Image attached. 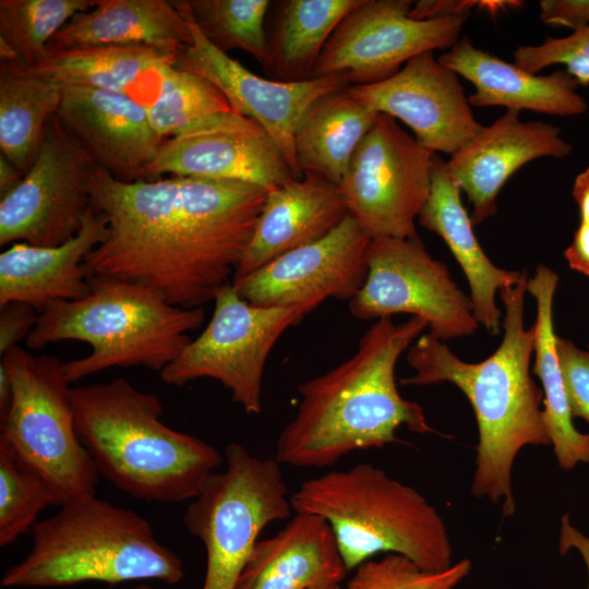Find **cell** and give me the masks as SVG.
Wrapping results in <instances>:
<instances>
[{"label": "cell", "mask_w": 589, "mask_h": 589, "mask_svg": "<svg viewBox=\"0 0 589 589\" xmlns=\"http://www.w3.org/2000/svg\"><path fill=\"white\" fill-rule=\"evenodd\" d=\"M12 385L0 443L48 484L55 505L95 494L98 472L81 443L63 363L15 347L2 356Z\"/></svg>", "instance_id": "obj_8"}, {"label": "cell", "mask_w": 589, "mask_h": 589, "mask_svg": "<svg viewBox=\"0 0 589 589\" xmlns=\"http://www.w3.org/2000/svg\"><path fill=\"white\" fill-rule=\"evenodd\" d=\"M514 60L524 70L537 74L554 65H565L578 85H589V25L561 38H546L541 45L520 46Z\"/></svg>", "instance_id": "obj_37"}, {"label": "cell", "mask_w": 589, "mask_h": 589, "mask_svg": "<svg viewBox=\"0 0 589 589\" xmlns=\"http://www.w3.org/2000/svg\"><path fill=\"white\" fill-rule=\"evenodd\" d=\"M294 513L324 518L348 572L380 553H396L443 572L453 548L437 509L416 489L371 464L302 482L290 496Z\"/></svg>", "instance_id": "obj_7"}, {"label": "cell", "mask_w": 589, "mask_h": 589, "mask_svg": "<svg viewBox=\"0 0 589 589\" xmlns=\"http://www.w3.org/2000/svg\"><path fill=\"white\" fill-rule=\"evenodd\" d=\"M368 267L364 285L349 301L356 318L411 314L423 318L429 333L442 341L477 330L470 297L452 279L447 266L430 255L418 235L371 239Z\"/></svg>", "instance_id": "obj_12"}, {"label": "cell", "mask_w": 589, "mask_h": 589, "mask_svg": "<svg viewBox=\"0 0 589 589\" xmlns=\"http://www.w3.org/2000/svg\"><path fill=\"white\" fill-rule=\"evenodd\" d=\"M0 353L4 356L9 350L27 338L35 327L38 313L26 303L12 302L0 306Z\"/></svg>", "instance_id": "obj_40"}, {"label": "cell", "mask_w": 589, "mask_h": 589, "mask_svg": "<svg viewBox=\"0 0 589 589\" xmlns=\"http://www.w3.org/2000/svg\"><path fill=\"white\" fill-rule=\"evenodd\" d=\"M83 299L49 304L26 338L33 350L62 340L87 342L92 351L63 363L69 383L111 368L143 366L161 372L205 321L203 308L169 303L137 284L91 277Z\"/></svg>", "instance_id": "obj_6"}, {"label": "cell", "mask_w": 589, "mask_h": 589, "mask_svg": "<svg viewBox=\"0 0 589 589\" xmlns=\"http://www.w3.org/2000/svg\"><path fill=\"white\" fill-rule=\"evenodd\" d=\"M94 165L53 116L31 169L0 197V245L57 247L76 236L92 206L89 175Z\"/></svg>", "instance_id": "obj_13"}, {"label": "cell", "mask_w": 589, "mask_h": 589, "mask_svg": "<svg viewBox=\"0 0 589 589\" xmlns=\"http://www.w3.org/2000/svg\"><path fill=\"white\" fill-rule=\"evenodd\" d=\"M526 277L500 290L505 314L503 339L486 359L470 363L459 359L446 344L430 333L410 346L407 362L414 371L402 385H456L471 404L478 445L471 494L488 497L512 516L516 503L512 470L516 456L526 446L551 445L544 421L543 392L531 376L534 327H525Z\"/></svg>", "instance_id": "obj_2"}, {"label": "cell", "mask_w": 589, "mask_h": 589, "mask_svg": "<svg viewBox=\"0 0 589 589\" xmlns=\"http://www.w3.org/2000/svg\"><path fill=\"white\" fill-rule=\"evenodd\" d=\"M22 178L23 175L0 154V197L13 190Z\"/></svg>", "instance_id": "obj_43"}, {"label": "cell", "mask_w": 589, "mask_h": 589, "mask_svg": "<svg viewBox=\"0 0 589 589\" xmlns=\"http://www.w3.org/2000/svg\"><path fill=\"white\" fill-rule=\"evenodd\" d=\"M347 91L378 113L401 120L433 154H455L481 129L458 75L433 51L410 59L394 76Z\"/></svg>", "instance_id": "obj_18"}, {"label": "cell", "mask_w": 589, "mask_h": 589, "mask_svg": "<svg viewBox=\"0 0 589 589\" xmlns=\"http://www.w3.org/2000/svg\"><path fill=\"white\" fill-rule=\"evenodd\" d=\"M347 216L338 185L316 173L304 172L299 179L268 190L233 279L321 240Z\"/></svg>", "instance_id": "obj_22"}, {"label": "cell", "mask_w": 589, "mask_h": 589, "mask_svg": "<svg viewBox=\"0 0 589 589\" xmlns=\"http://www.w3.org/2000/svg\"><path fill=\"white\" fill-rule=\"evenodd\" d=\"M347 573L327 521L296 513L279 532L256 543L236 589H311L340 585Z\"/></svg>", "instance_id": "obj_26"}, {"label": "cell", "mask_w": 589, "mask_h": 589, "mask_svg": "<svg viewBox=\"0 0 589 589\" xmlns=\"http://www.w3.org/2000/svg\"><path fill=\"white\" fill-rule=\"evenodd\" d=\"M577 550L587 567L588 572V588L589 589V537L581 533L569 521L567 514L562 516L561 530L558 537V551L562 555L566 554L569 550Z\"/></svg>", "instance_id": "obj_42"}, {"label": "cell", "mask_w": 589, "mask_h": 589, "mask_svg": "<svg viewBox=\"0 0 589 589\" xmlns=\"http://www.w3.org/2000/svg\"><path fill=\"white\" fill-rule=\"evenodd\" d=\"M589 348V347H588ZM589 351V350H588Z\"/></svg>", "instance_id": "obj_47"}, {"label": "cell", "mask_w": 589, "mask_h": 589, "mask_svg": "<svg viewBox=\"0 0 589 589\" xmlns=\"http://www.w3.org/2000/svg\"><path fill=\"white\" fill-rule=\"evenodd\" d=\"M191 41L188 21L172 1L97 0L75 14L47 48L144 45L177 55Z\"/></svg>", "instance_id": "obj_27"}, {"label": "cell", "mask_w": 589, "mask_h": 589, "mask_svg": "<svg viewBox=\"0 0 589 589\" xmlns=\"http://www.w3.org/2000/svg\"><path fill=\"white\" fill-rule=\"evenodd\" d=\"M412 5L410 0H362L328 38L314 79L337 75L348 86L375 84L413 57L457 43L467 17L413 20Z\"/></svg>", "instance_id": "obj_14"}, {"label": "cell", "mask_w": 589, "mask_h": 589, "mask_svg": "<svg viewBox=\"0 0 589 589\" xmlns=\"http://www.w3.org/2000/svg\"><path fill=\"white\" fill-rule=\"evenodd\" d=\"M89 191L107 221L86 259L89 278L145 286L185 309L203 308L232 283L267 194L193 177L124 182L96 165Z\"/></svg>", "instance_id": "obj_1"}, {"label": "cell", "mask_w": 589, "mask_h": 589, "mask_svg": "<svg viewBox=\"0 0 589 589\" xmlns=\"http://www.w3.org/2000/svg\"><path fill=\"white\" fill-rule=\"evenodd\" d=\"M518 117L519 110L507 109L446 161L450 178L472 205L473 226L496 213L498 192L520 167L539 157L563 158L572 152L558 127L521 122Z\"/></svg>", "instance_id": "obj_20"}, {"label": "cell", "mask_w": 589, "mask_h": 589, "mask_svg": "<svg viewBox=\"0 0 589 589\" xmlns=\"http://www.w3.org/2000/svg\"><path fill=\"white\" fill-rule=\"evenodd\" d=\"M362 0L271 1L266 19L268 79L297 83L314 79L320 55L340 21Z\"/></svg>", "instance_id": "obj_28"}, {"label": "cell", "mask_w": 589, "mask_h": 589, "mask_svg": "<svg viewBox=\"0 0 589 589\" xmlns=\"http://www.w3.org/2000/svg\"><path fill=\"white\" fill-rule=\"evenodd\" d=\"M57 116L96 166L124 182L143 180L167 140L153 129L147 108L109 91L63 86Z\"/></svg>", "instance_id": "obj_19"}, {"label": "cell", "mask_w": 589, "mask_h": 589, "mask_svg": "<svg viewBox=\"0 0 589 589\" xmlns=\"http://www.w3.org/2000/svg\"><path fill=\"white\" fill-rule=\"evenodd\" d=\"M556 352L572 417L589 424V351L556 335Z\"/></svg>", "instance_id": "obj_38"}, {"label": "cell", "mask_w": 589, "mask_h": 589, "mask_svg": "<svg viewBox=\"0 0 589 589\" xmlns=\"http://www.w3.org/2000/svg\"><path fill=\"white\" fill-rule=\"evenodd\" d=\"M438 62L461 75L476 87L468 97L471 106H504L556 116L586 112L585 98L576 92L578 83L565 70L549 75L530 73L473 46L462 37Z\"/></svg>", "instance_id": "obj_23"}, {"label": "cell", "mask_w": 589, "mask_h": 589, "mask_svg": "<svg viewBox=\"0 0 589 589\" xmlns=\"http://www.w3.org/2000/svg\"><path fill=\"white\" fill-rule=\"evenodd\" d=\"M371 238L349 215L321 240L289 251L232 285L259 306L297 309L303 316L328 298L351 300L368 276Z\"/></svg>", "instance_id": "obj_15"}, {"label": "cell", "mask_w": 589, "mask_h": 589, "mask_svg": "<svg viewBox=\"0 0 589 589\" xmlns=\"http://www.w3.org/2000/svg\"><path fill=\"white\" fill-rule=\"evenodd\" d=\"M428 323L418 316L395 324L376 320L348 359L298 386L300 402L281 430L275 459L296 467H327L342 456L399 443L406 426L432 432L423 408L398 392L395 366Z\"/></svg>", "instance_id": "obj_3"}, {"label": "cell", "mask_w": 589, "mask_h": 589, "mask_svg": "<svg viewBox=\"0 0 589 589\" xmlns=\"http://www.w3.org/2000/svg\"><path fill=\"white\" fill-rule=\"evenodd\" d=\"M232 111L221 92L206 79L179 70L167 71L158 99L147 108L155 132L163 139L219 112Z\"/></svg>", "instance_id": "obj_34"}, {"label": "cell", "mask_w": 589, "mask_h": 589, "mask_svg": "<svg viewBox=\"0 0 589 589\" xmlns=\"http://www.w3.org/2000/svg\"><path fill=\"white\" fill-rule=\"evenodd\" d=\"M12 385L7 368L0 363V418H2L11 404Z\"/></svg>", "instance_id": "obj_44"}, {"label": "cell", "mask_w": 589, "mask_h": 589, "mask_svg": "<svg viewBox=\"0 0 589 589\" xmlns=\"http://www.w3.org/2000/svg\"><path fill=\"white\" fill-rule=\"evenodd\" d=\"M213 302L206 327L159 373L160 378L177 387L203 377L216 380L248 414H260L267 358L280 336L304 316L293 308L251 304L232 283Z\"/></svg>", "instance_id": "obj_10"}, {"label": "cell", "mask_w": 589, "mask_h": 589, "mask_svg": "<svg viewBox=\"0 0 589 589\" xmlns=\"http://www.w3.org/2000/svg\"><path fill=\"white\" fill-rule=\"evenodd\" d=\"M347 88L317 97L294 132L296 158L302 175L316 173L337 185L378 115Z\"/></svg>", "instance_id": "obj_30"}, {"label": "cell", "mask_w": 589, "mask_h": 589, "mask_svg": "<svg viewBox=\"0 0 589 589\" xmlns=\"http://www.w3.org/2000/svg\"><path fill=\"white\" fill-rule=\"evenodd\" d=\"M557 274L543 264L528 278L527 291L537 303L534 356L532 372L543 392V421L558 466L572 470L580 462L589 464V433L579 432L572 421L563 375L556 352L553 327V299Z\"/></svg>", "instance_id": "obj_29"}, {"label": "cell", "mask_w": 589, "mask_h": 589, "mask_svg": "<svg viewBox=\"0 0 589 589\" xmlns=\"http://www.w3.org/2000/svg\"><path fill=\"white\" fill-rule=\"evenodd\" d=\"M165 175L240 181L266 191L299 179L271 134L233 110L213 115L165 140L143 180Z\"/></svg>", "instance_id": "obj_16"}, {"label": "cell", "mask_w": 589, "mask_h": 589, "mask_svg": "<svg viewBox=\"0 0 589 589\" xmlns=\"http://www.w3.org/2000/svg\"><path fill=\"white\" fill-rule=\"evenodd\" d=\"M176 56L144 45L47 48L36 63L24 67L61 86L109 91L148 108L158 99Z\"/></svg>", "instance_id": "obj_25"}, {"label": "cell", "mask_w": 589, "mask_h": 589, "mask_svg": "<svg viewBox=\"0 0 589 589\" xmlns=\"http://www.w3.org/2000/svg\"><path fill=\"white\" fill-rule=\"evenodd\" d=\"M311 589H341V587L339 584H333V585H320Z\"/></svg>", "instance_id": "obj_45"}, {"label": "cell", "mask_w": 589, "mask_h": 589, "mask_svg": "<svg viewBox=\"0 0 589 589\" xmlns=\"http://www.w3.org/2000/svg\"><path fill=\"white\" fill-rule=\"evenodd\" d=\"M31 532L29 552L4 572L2 588L141 580L177 585L184 577L181 558L158 541L145 518L95 494L62 504Z\"/></svg>", "instance_id": "obj_5"}, {"label": "cell", "mask_w": 589, "mask_h": 589, "mask_svg": "<svg viewBox=\"0 0 589 589\" xmlns=\"http://www.w3.org/2000/svg\"><path fill=\"white\" fill-rule=\"evenodd\" d=\"M226 469L214 471L185 508L183 524L206 552L201 589H236L262 530L291 513L288 488L274 459L230 443Z\"/></svg>", "instance_id": "obj_9"}, {"label": "cell", "mask_w": 589, "mask_h": 589, "mask_svg": "<svg viewBox=\"0 0 589 589\" xmlns=\"http://www.w3.org/2000/svg\"><path fill=\"white\" fill-rule=\"evenodd\" d=\"M107 237L106 218L93 206L71 240L57 247L16 242L0 254V306L26 303L37 313L59 301L89 294L86 259Z\"/></svg>", "instance_id": "obj_21"}, {"label": "cell", "mask_w": 589, "mask_h": 589, "mask_svg": "<svg viewBox=\"0 0 589 589\" xmlns=\"http://www.w3.org/2000/svg\"><path fill=\"white\" fill-rule=\"evenodd\" d=\"M478 1L420 0L413 2L409 16L413 20H442L456 16L469 17Z\"/></svg>", "instance_id": "obj_41"}, {"label": "cell", "mask_w": 589, "mask_h": 589, "mask_svg": "<svg viewBox=\"0 0 589 589\" xmlns=\"http://www.w3.org/2000/svg\"><path fill=\"white\" fill-rule=\"evenodd\" d=\"M132 589H154L153 587H151L149 585H146V584H141L139 586H135L134 588Z\"/></svg>", "instance_id": "obj_46"}, {"label": "cell", "mask_w": 589, "mask_h": 589, "mask_svg": "<svg viewBox=\"0 0 589 589\" xmlns=\"http://www.w3.org/2000/svg\"><path fill=\"white\" fill-rule=\"evenodd\" d=\"M432 157L395 118L377 115L338 184L348 215L371 239L417 236L416 218L431 193Z\"/></svg>", "instance_id": "obj_11"}, {"label": "cell", "mask_w": 589, "mask_h": 589, "mask_svg": "<svg viewBox=\"0 0 589 589\" xmlns=\"http://www.w3.org/2000/svg\"><path fill=\"white\" fill-rule=\"evenodd\" d=\"M48 505H55V500L45 480L0 443V546L32 531L39 513Z\"/></svg>", "instance_id": "obj_35"}, {"label": "cell", "mask_w": 589, "mask_h": 589, "mask_svg": "<svg viewBox=\"0 0 589 589\" xmlns=\"http://www.w3.org/2000/svg\"><path fill=\"white\" fill-rule=\"evenodd\" d=\"M460 192L447 171L446 161L433 154L431 193L418 221L445 241L469 284L476 321L491 335H498L502 312L496 305V291L517 285L528 274L502 269L485 255L461 203Z\"/></svg>", "instance_id": "obj_24"}, {"label": "cell", "mask_w": 589, "mask_h": 589, "mask_svg": "<svg viewBox=\"0 0 589 589\" xmlns=\"http://www.w3.org/2000/svg\"><path fill=\"white\" fill-rule=\"evenodd\" d=\"M172 3L184 17L196 24L212 45L226 53L242 50L264 64L271 1L188 0Z\"/></svg>", "instance_id": "obj_32"}, {"label": "cell", "mask_w": 589, "mask_h": 589, "mask_svg": "<svg viewBox=\"0 0 589 589\" xmlns=\"http://www.w3.org/2000/svg\"><path fill=\"white\" fill-rule=\"evenodd\" d=\"M70 395L79 438L98 476L134 498L192 500L223 462L211 444L166 425L158 396L124 377L71 387Z\"/></svg>", "instance_id": "obj_4"}, {"label": "cell", "mask_w": 589, "mask_h": 589, "mask_svg": "<svg viewBox=\"0 0 589 589\" xmlns=\"http://www.w3.org/2000/svg\"><path fill=\"white\" fill-rule=\"evenodd\" d=\"M470 570L468 558L446 570L431 572L404 555L387 553L358 565L346 589H454Z\"/></svg>", "instance_id": "obj_36"}, {"label": "cell", "mask_w": 589, "mask_h": 589, "mask_svg": "<svg viewBox=\"0 0 589 589\" xmlns=\"http://www.w3.org/2000/svg\"><path fill=\"white\" fill-rule=\"evenodd\" d=\"M62 89L19 62L1 63L0 149L23 176L37 158L46 125L61 105Z\"/></svg>", "instance_id": "obj_31"}, {"label": "cell", "mask_w": 589, "mask_h": 589, "mask_svg": "<svg viewBox=\"0 0 589 589\" xmlns=\"http://www.w3.org/2000/svg\"><path fill=\"white\" fill-rule=\"evenodd\" d=\"M185 20L192 41L178 51L175 67L206 79L233 111L259 122L276 142L296 178H301L294 132L302 115L317 97L349 86L337 75L297 83L262 77L212 45L194 22Z\"/></svg>", "instance_id": "obj_17"}, {"label": "cell", "mask_w": 589, "mask_h": 589, "mask_svg": "<svg viewBox=\"0 0 589 589\" xmlns=\"http://www.w3.org/2000/svg\"><path fill=\"white\" fill-rule=\"evenodd\" d=\"M97 0H1L0 41L9 47L15 62L36 63L51 38L77 13Z\"/></svg>", "instance_id": "obj_33"}, {"label": "cell", "mask_w": 589, "mask_h": 589, "mask_svg": "<svg viewBox=\"0 0 589 589\" xmlns=\"http://www.w3.org/2000/svg\"><path fill=\"white\" fill-rule=\"evenodd\" d=\"M573 197L579 209L580 221L564 256L572 269L589 276V167L575 178Z\"/></svg>", "instance_id": "obj_39"}]
</instances>
